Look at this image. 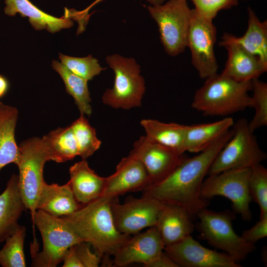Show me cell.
I'll use <instances>...</instances> for the list:
<instances>
[{"mask_svg":"<svg viewBox=\"0 0 267 267\" xmlns=\"http://www.w3.org/2000/svg\"><path fill=\"white\" fill-rule=\"evenodd\" d=\"M233 133V129H230L198 155L186 156L164 179L144 189L142 196L179 205L192 217L196 216L208 205V200L201 196L204 178L216 156Z\"/></svg>","mask_w":267,"mask_h":267,"instance_id":"1","label":"cell"},{"mask_svg":"<svg viewBox=\"0 0 267 267\" xmlns=\"http://www.w3.org/2000/svg\"><path fill=\"white\" fill-rule=\"evenodd\" d=\"M118 197L100 196L82 204L73 213L60 217L75 233L93 247L101 259L113 256L131 237L120 232L115 226L111 205Z\"/></svg>","mask_w":267,"mask_h":267,"instance_id":"2","label":"cell"},{"mask_svg":"<svg viewBox=\"0 0 267 267\" xmlns=\"http://www.w3.org/2000/svg\"><path fill=\"white\" fill-rule=\"evenodd\" d=\"M195 92L191 107L205 116H226L252 107L251 81L237 82L216 74Z\"/></svg>","mask_w":267,"mask_h":267,"instance_id":"3","label":"cell"},{"mask_svg":"<svg viewBox=\"0 0 267 267\" xmlns=\"http://www.w3.org/2000/svg\"><path fill=\"white\" fill-rule=\"evenodd\" d=\"M33 246L38 245L35 235V225L40 232L43 242V250L32 255V267H55L63 261L67 250L71 246L84 241L60 217L37 210L33 222Z\"/></svg>","mask_w":267,"mask_h":267,"instance_id":"4","label":"cell"},{"mask_svg":"<svg viewBox=\"0 0 267 267\" xmlns=\"http://www.w3.org/2000/svg\"><path fill=\"white\" fill-rule=\"evenodd\" d=\"M196 216L199 221L195 227L200 233L199 238L223 250L237 263L255 250V244L246 242L234 231L232 221L236 218L235 213L228 210L217 212L205 208Z\"/></svg>","mask_w":267,"mask_h":267,"instance_id":"5","label":"cell"},{"mask_svg":"<svg viewBox=\"0 0 267 267\" xmlns=\"http://www.w3.org/2000/svg\"><path fill=\"white\" fill-rule=\"evenodd\" d=\"M105 60L114 72L115 81L113 88L103 93L102 102L115 109L129 110L141 106L146 88L140 66L134 58L118 54L108 55Z\"/></svg>","mask_w":267,"mask_h":267,"instance_id":"6","label":"cell"},{"mask_svg":"<svg viewBox=\"0 0 267 267\" xmlns=\"http://www.w3.org/2000/svg\"><path fill=\"white\" fill-rule=\"evenodd\" d=\"M18 147V187L21 198L26 210L30 212L33 222L41 190L45 182L44 167L50 158L40 137L28 138L21 142Z\"/></svg>","mask_w":267,"mask_h":267,"instance_id":"7","label":"cell"},{"mask_svg":"<svg viewBox=\"0 0 267 267\" xmlns=\"http://www.w3.org/2000/svg\"><path fill=\"white\" fill-rule=\"evenodd\" d=\"M233 127L232 136L213 160L208 176L228 170L251 168L266 159L267 154L260 147L246 118L239 119Z\"/></svg>","mask_w":267,"mask_h":267,"instance_id":"8","label":"cell"},{"mask_svg":"<svg viewBox=\"0 0 267 267\" xmlns=\"http://www.w3.org/2000/svg\"><path fill=\"white\" fill-rule=\"evenodd\" d=\"M147 9L158 25L167 53L175 56L183 52L187 47L192 11L187 0H169L160 5L148 6Z\"/></svg>","mask_w":267,"mask_h":267,"instance_id":"9","label":"cell"},{"mask_svg":"<svg viewBox=\"0 0 267 267\" xmlns=\"http://www.w3.org/2000/svg\"><path fill=\"white\" fill-rule=\"evenodd\" d=\"M250 172L251 168L231 169L209 175L202 185V198L206 200L217 196L226 198L231 202L234 213L244 221H250L252 217L250 208L252 199L249 188Z\"/></svg>","mask_w":267,"mask_h":267,"instance_id":"10","label":"cell"},{"mask_svg":"<svg viewBox=\"0 0 267 267\" xmlns=\"http://www.w3.org/2000/svg\"><path fill=\"white\" fill-rule=\"evenodd\" d=\"M216 34L213 21L192 9L187 47L191 51L192 64L202 79L217 74L219 65L214 52Z\"/></svg>","mask_w":267,"mask_h":267,"instance_id":"11","label":"cell"},{"mask_svg":"<svg viewBox=\"0 0 267 267\" xmlns=\"http://www.w3.org/2000/svg\"><path fill=\"white\" fill-rule=\"evenodd\" d=\"M164 205L159 200L143 196L129 197L121 204L118 197L111 205L115 226L120 232L131 235L155 226Z\"/></svg>","mask_w":267,"mask_h":267,"instance_id":"12","label":"cell"},{"mask_svg":"<svg viewBox=\"0 0 267 267\" xmlns=\"http://www.w3.org/2000/svg\"><path fill=\"white\" fill-rule=\"evenodd\" d=\"M130 154L142 163L150 185L164 179L186 157L184 154L177 153L152 141L145 135L136 140Z\"/></svg>","mask_w":267,"mask_h":267,"instance_id":"13","label":"cell"},{"mask_svg":"<svg viewBox=\"0 0 267 267\" xmlns=\"http://www.w3.org/2000/svg\"><path fill=\"white\" fill-rule=\"evenodd\" d=\"M165 252L181 267H241L226 253L207 248L189 235L166 246Z\"/></svg>","mask_w":267,"mask_h":267,"instance_id":"14","label":"cell"},{"mask_svg":"<svg viewBox=\"0 0 267 267\" xmlns=\"http://www.w3.org/2000/svg\"><path fill=\"white\" fill-rule=\"evenodd\" d=\"M165 247L156 226L130 237L113 255V263L124 267L134 263L144 266L161 255Z\"/></svg>","mask_w":267,"mask_h":267,"instance_id":"15","label":"cell"},{"mask_svg":"<svg viewBox=\"0 0 267 267\" xmlns=\"http://www.w3.org/2000/svg\"><path fill=\"white\" fill-rule=\"evenodd\" d=\"M150 185L143 165L129 153L117 165L115 172L105 178L104 189L100 196L118 197L127 192L143 190Z\"/></svg>","mask_w":267,"mask_h":267,"instance_id":"16","label":"cell"},{"mask_svg":"<svg viewBox=\"0 0 267 267\" xmlns=\"http://www.w3.org/2000/svg\"><path fill=\"white\" fill-rule=\"evenodd\" d=\"M248 27L245 33L237 37L225 33L219 43L220 46L234 44L259 58L267 67V21H261L250 7L247 8Z\"/></svg>","mask_w":267,"mask_h":267,"instance_id":"17","label":"cell"},{"mask_svg":"<svg viewBox=\"0 0 267 267\" xmlns=\"http://www.w3.org/2000/svg\"><path fill=\"white\" fill-rule=\"evenodd\" d=\"M192 217L181 206L164 203L155 226L165 247L191 235L195 227Z\"/></svg>","mask_w":267,"mask_h":267,"instance_id":"18","label":"cell"},{"mask_svg":"<svg viewBox=\"0 0 267 267\" xmlns=\"http://www.w3.org/2000/svg\"><path fill=\"white\" fill-rule=\"evenodd\" d=\"M4 13L14 16L19 13L22 17H27L29 21L36 30L45 29L54 33L62 29L73 26L70 19L72 10H66L64 17L58 18L47 14L38 8L29 0H5Z\"/></svg>","mask_w":267,"mask_h":267,"instance_id":"19","label":"cell"},{"mask_svg":"<svg viewBox=\"0 0 267 267\" xmlns=\"http://www.w3.org/2000/svg\"><path fill=\"white\" fill-rule=\"evenodd\" d=\"M224 47L227 51V59L222 75L242 82L258 79L266 72L265 66L258 57L234 44Z\"/></svg>","mask_w":267,"mask_h":267,"instance_id":"20","label":"cell"},{"mask_svg":"<svg viewBox=\"0 0 267 267\" xmlns=\"http://www.w3.org/2000/svg\"><path fill=\"white\" fill-rule=\"evenodd\" d=\"M25 210L19 190L18 175L13 174L0 194V245L19 225V220Z\"/></svg>","mask_w":267,"mask_h":267,"instance_id":"21","label":"cell"},{"mask_svg":"<svg viewBox=\"0 0 267 267\" xmlns=\"http://www.w3.org/2000/svg\"><path fill=\"white\" fill-rule=\"evenodd\" d=\"M69 182L59 185L44 182L42 187L37 204V210L51 216L61 217L70 215L80 206Z\"/></svg>","mask_w":267,"mask_h":267,"instance_id":"22","label":"cell"},{"mask_svg":"<svg viewBox=\"0 0 267 267\" xmlns=\"http://www.w3.org/2000/svg\"><path fill=\"white\" fill-rule=\"evenodd\" d=\"M69 174L68 182L79 203L86 204L101 195L105 178L99 176L91 170L86 159L72 166Z\"/></svg>","mask_w":267,"mask_h":267,"instance_id":"23","label":"cell"},{"mask_svg":"<svg viewBox=\"0 0 267 267\" xmlns=\"http://www.w3.org/2000/svg\"><path fill=\"white\" fill-rule=\"evenodd\" d=\"M140 124L145 136L175 152L184 154L187 125L175 123H166L154 119H143Z\"/></svg>","mask_w":267,"mask_h":267,"instance_id":"24","label":"cell"},{"mask_svg":"<svg viewBox=\"0 0 267 267\" xmlns=\"http://www.w3.org/2000/svg\"><path fill=\"white\" fill-rule=\"evenodd\" d=\"M234 125L233 119L226 117L209 123L187 125L186 151L200 153L223 135Z\"/></svg>","mask_w":267,"mask_h":267,"instance_id":"25","label":"cell"},{"mask_svg":"<svg viewBox=\"0 0 267 267\" xmlns=\"http://www.w3.org/2000/svg\"><path fill=\"white\" fill-rule=\"evenodd\" d=\"M18 111L0 102V171L6 165L18 163L20 152L15 138Z\"/></svg>","mask_w":267,"mask_h":267,"instance_id":"26","label":"cell"},{"mask_svg":"<svg viewBox=\"0 0 267 267\" xmlns=\"http://www.w3.org/2000/svg\"><path fill=\"white\" fill-rule=\"evenodd\" d=\"M42 140L50 160L62 163L78 155V146L71 125L51 131L44 135Z\"/></svg>","mask_w":267,"mask_h":267,"instance_id":"27","label":"cell"},{"mask_svg":"<svg viewBox=\"0 0 267 267\" xmlns=\"http://www.w3.org/2000/svg\"><path fill=\"white\" fill-rule=\"evenodd\" d=\"M51 66L62 79L66 91L74 98L81 114L90 116L92 108L88 81L73 73L58 61L53 60Z\"/></svg>","mask_w":267,"mask_h":267,"instance_id":"28","label":"cell"},{"mask_svg":"<svg viewBox=\"0 0 267 267\" xmlns=\"http://www.w3.org/2000/svg\"><path fill=\"white\" fill-rule=\"evenodd\" d=\"M26 228L19 224L13 233L4 241L0 249V265L2 267H26L24 243Z\"/></svg>","mask_w":267,"mask_h":267,"instance_id":"29","label":"cell"},{"mask_svg":"<svg viewBox=\"0 0 267 267\" xmlns=\"http://www.w3.org/2000/svg\"><path fill=\"white\" fill-rule=\"evenodd\" d=\"M71 126L77 140L78 155L82 159H86L99 148L101 142L96 136L95 129L90 126L85 115L81 114Z\"/></svg>","mask_w":267,"mask_h":267,"instance_id":"30","label":"cell"},{"mask_svg":"<svg viewBox=\"0 0 267 267\" xmlns=\"http://www.w3.org/2000/svg\"><path fill=\"white\" fill-rule=\"evenodd\" d=\"M253 95L252 108L255 110V115L248 122L250 130L254 131L267 126V84L258 79L251 81Z\"/></svg>","mask_w":267,"mask_h":267,"instance_id":"31","label":"cell"},{"mask_svg":"<svg viewBox=\"0 0 267 267\" xmlns=\"http://www.w3.org/2000/svg\"><path fill=\"white\" fill-rule=\"evenodd\" d=\"M250 194L259 206L260 219L267 216V169L261 164L251 168Z\"/></svg>","mask_w":267,"mask_h":267,"instance_id":"32","label":"cell"},{"mask_svg":"<svg viewBox=\"0 0 267 267\" xmlns=\"http://www.w3.org/2000/svg\"><path fill=\"white\" fill-rule=\"evenodd\" d=\"M59 58L61 63L69 70L87 81L92 80L105 69L91 55L85 57H76L59 53Z\"/></svg>","mask_w":267,"mask_h":267,"instance_id":"33","label":"cell"},{"mask_svg":"<svg viewBox=\"0 0 267 267\" xmlns=\"http://www.w3.org/2000/svg\"><path fill=\"white\" fill-rule=\"evenodd\" d=\"M195 9L203 17L213 20L218 13L238 5L239 0H191Z\"/></svg>","mask_w":267,"mask_h":267,"instance_id":"34","label":"cell"},{"mask_svg":"<svg viewBox=\"0 0 267 267\" xmlns=\"http://www.w3.org/2000/svg\"><path fill=\"white\" fill-rule=\"evenodd\" d=\"M90 246L86 241L75 245L77 253L83 267H97L100 262L101 258L96 253L91 252Z\"/></svg>","mask_w":267,"mask_h":267,"instance_id":"35","label":"cell"},{"mask_svg":"<svg viewBox=\"0 0 267 267\" xmlns=\"http://www.w3.org/2000/svg\"><path fill=\"white\" fill-rule=\"evenodd\" d=\"M241 237L247 242L255 244L259 240L267 236V216L261 218L253 227L244 230Z\"/></svg>","mask_w":267,"mask_h":267,"instance_id":"36","label":"cell"},{"mask_svg":"<svg viewBox=\"0 0 267 267\" xmlns=\"http://www.w3.org/2000/svg\"><path fill=\"white\" fill-rule=\"evenodd\" d=\"M63 267H83L77 253L75 245L70 247L63 257Z\"/></svg>","mask_w":267,"mask_h":267,"instance_id":"37","label":"cell"},{"mask_svg":"<svg viewBox=\"0 0 267 267\" xmlns=\"http://www.w3.org/2000/svg\"><path fill=\"white\" fill-rule=\"evenodd\" d=\"M144 266L145 267H178L165 252Z\"/></svg>","mask_w":267,"mask_h":267,"instance_id":"38","label":"cell"},{"mask_svg":"<svg viewBox=\"0 0 267 267\" xmlns=\"http://www.w3.org/2000/svg\"><path fill=\"white\" fill-rule=\"evenodd\" d=\"M9 88V84L7 78L3 75H0V98L5 95Z\"/></svg>","mask_w":267,"mask_h":267,"instance_id":"39","label":"cell"},{"mask_svg":"<svg viewBox=\"0 0 267 267\" xmlns=\"http://www.w3.org/2000/svg\"><path fill=\"white\" fill-rule=\"evenodd\" d=\"M151 5H158L163 4L165 0H146Z\"/></svg>","mask_w":267,"mask_h":267,"instance_id":"40","label":"cell"}]
</instances>
